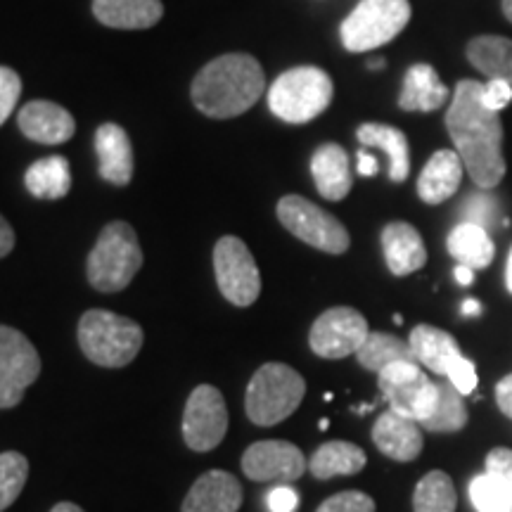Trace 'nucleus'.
I'll return each mask as SVG.
<instances>
[{"instance_id":"f257e3e1","label":"nucleus","mask_w":512,"mask_h":512,"mask_svg":"<svg viewBox=\"0 0 512 512\" xmlns=\"http://www.w3.org/2000/svg\"><path fill=\"white\" fill-rule=\"evenodd\" d=\"M484 83L463 79L453 91L446 112V128L465 171L479 190H491L503 181V124L498 112L482 105Z\"/></svg>"},{"instance_id":"f03ea898","label":"nucleus","mask_w":512,"mask_h":512,"mask_svg":"<svg viewBox=\"0 0 512 512\" xmlns=\"http://www.w3.org/2000/svg\"><path fill=\"white\" fill-rule=\"evenodd\" d=\"M266 91V76L252 55L230 53L211 60L192 81L195 107L211 119L245 114Z\"/></svg>"},{"instance_id":"7ed1b4c3","label":"nucleus","mask_w":512,"mask_h":512,"mask_svg":"<svg viewBox=\"0 0 512 512\" xmlns=\"http://www.w3.org/2000/svg\"><path fill=\"white\" fill-rule=\"evenodd\" d=\"M79 347L100 368H124L138 356L145 335L136 320L105 309L86 311L79 320Z\"/></svg>"},{"instance_id":"20e7f679","label":"nucleus","mask_w":512,"mask_h":512,"mask_svg":"<svg viewBox=\"0 0 512 512\" xmlns=\"http://www.w3.org/2000/svg\"><path fill=\"white\" fill-rule=\"evenodd\" d=\"M140 266H143V249L136 230L126 221H112L102 228L93 252L88 254V283L105 294L121 292L131 285Z\"/></svg>"},{"instance_id":"39448f33","label":"nucleus","mask_w":512,"mask_h":512,"mask_svg":"<svg viewBox=\"0 0 512 512\" xmlns=\"http://www.w3.org/2000/svg\"><path fill=\"white\" fill-rule=\"evenodd\" d=\"M306 380L285 363H266L247 384L245 411L259 427H273L302 406Z\"/></svg>"},{"instance_id":"423d86ee","label":"nucleus","mask_w":512,"mask_h":512,"mask_svg":"<svg viewBox=\"0 0 512 512\" xmlns=\"http://www.w3.org/2000/svg\"><path fill=\"white\" fill-rule=\"evenodd\" d=\"M335 86L318 67H297L280 74L268 91V107L287 124H306L330 107Z\"/></svg>"},{"instance_id":"0eeeda50","label":"nucleus","mask_w":512,"mask_h":512,"mask_svg":"<svg viewBox=\"0 0 512 512\" xmlns=\"http://www.w3.org/2000/svg\"><path fill=\"white\" fill-rule=\"evenodd\" d=\"M411 22L408 0H361L344 19L339 36L349 53H368L394 41Z\"/></svg>"},{"instance_id":"6e6552de","label":"nucleus","mask_w":512,"mask_h":512,"mask_svg":"<svg viewBox=\"0 0 512 512\" xmlns=\"http://www.w3.org/2000/svg\"><path fill=\"white\" fill-rule=\"evenodd\" d=\"M380 392L389 403V411L425 422L439 403V384L425 375L418 361L392 363L377 373Z\"/></svg>"},{"instance_id":"1a4fd4ad","label":"nucleus","mask_w":512,"mask_h":512,"mask_svg":"<svg viewBox=\"0 0 512 512\" xmlns=\"http://www.w3.org/2000/svg\"><path fill=\"white\" fill-rule=\"evenodd\" d=\"M278 219L294 238L320 249V252L344 254L351 245V238L342 221H337L335 216L316 207L302 195L283 197L278 202Z\"/></svg>"},{"instance_id":"9d476101","label":"nucleus","mask_w":512,"mask_h":512,"mask_svg":"<svg viewBox=\"0 0 512 512\" xmlns=\"http://www.w3.org/2000/svg\"><path fill=\"white\" fill-rule=\"evenodd\" d=\"M216 283L230 304L247 309L261 294V273L249 247L235 235H226L214 247Z\"/></svg>"},{"instance_id":"9b49d317","label":"nucleus","mask_w":512,"mask_h":512,"mask_svg":"<svg viewBox=\"0 0 512 512\" xmlns=\"http://www.w3.org/2000/svg\"><path fill=\"white\" fill-rule=\"evenodd\" d=\"M38 375L41 356L31 339L24 332L0 325V411L19 406Z\"/></svg>"},{"instance_id":"f8f14e48","label":"nucleus","mask_w":512,"mask_h":512,"mask_svg":"<svg viewBox=\"0 0 512 512\" xmlns=\"http://www.w3.org/2000/svg\"><path fill=\"white\" fill-rule=\"evenodd\" d=\"M228 432L226 399L211 384L192 389L183 413V439L197 453L214 451Z\"/></svg>"},{"instance_id":"ddd939ff","label":"nucleus","mask_w":512,"mask_h":512,"mask_svg":"<svg viewBox=\"0 0 512 512\" xmlns=\"http://www.w3.org/2000/svg\"><path fill=\"white\" fill-rule=\"evenodd\" d=\"M368 335V320L363 318V313L351 306H335L320 313L311 325L309 344L316 356L337 361V358L354 356Z\"/></svg>"},{"instance_id":"4468645a","label":"nucleus","mask_w":512,"mask_h":512,"mask_svg":"<svg viewBox=\"0 0 512 512\" xmlns=\"http://www.w3.org/2000/svg\"><path fill=\"white\" fill-rule=\"evenodd\" d=\"M309 470L302 448L290 441H256L242 456V472L252 482L294 484Z\"/></svg>"},{"instance_id":"2eb2a0df","label":"nucleus","mask_w":512,"mask_h":512,"mask_svg":"<svg viewBox=\"0 0 512 512\" xmlns=\"http://www.w3.org/2000/svg\"><path fill=\"white\" fill-rule=\"evenodd\" d=\"M17 124L24 136L43 145L67 143L76 131L72 114L50 100H34L24 105L22 112L17 114Z\"/></svg>"},{"instance_id":"dca6fc26","label":"nucleus","mask_w":512,"mask_h":512,"mask_svg":"<svg viewBox=\"0 0 512 512\" xmlns=\"http://www.w3.org/2000/svg\"><path fill=\"white\" fill-rule=\"evenodd\" d=\"M242 505V486L226 470H209L185 496L181 512H238Z\"/></svg>"},{"instance_id":"f3484780","label":"nucleus","mask_w":512,"mask_h":512,"mask_svg":"<svg viewBox=\"0 0 512 512\" xmlns=\"http://www.w3.org/2000/svg\"><path fill=\"white\" fill-rule=\"evenodd\" d=\"M373 441L380 448L382 456L396 460V463H411L422 453L425 437H422L420 422L403 415L387 411L382 413L373 425Z\"/></svg>"},{"instance_id":"a211bd4d","label":"nucleus","mask_w":512,"mask_h":512,"mask_svg":"<svg viewBox=\"0 0 512 512\" xmlns=\"http://www.w3.org/2000/svg\"><path fill=\"white\" fill-rule=\"evenodd\" d=\"M382 252L389 271L399 278L420 271L427 264V249L422 235L406 221H394L384 226Z\"/></svg>"},{"instance_id":"6ab92c4d","label":"nucleus","mask_w":512,"mask_h":512,"mask_svg":"<svg viewBox=\"0 0 512 512\" xmlns=\"http://www.w3.org/2000/svg\"><path fill=\"white\" fill-rule=\"evenodd\" d=\"M95 155H98L100 176L112 185H128L133 178V147L131 138L117 124H102L95 131Z\"/></svg>"},{"instance_id":"aec40b11","label":"nucleus","mask_w":512,"mask_h":512,"mask_svg":"<svg viewBox=\"0 0 512 512\" xmlns=\"http://www.w3.org/2000/svg\"><path fill=\"white\" fill-rule=\"evenodd\" d=\"M465 164L456 150H439L425 164L418 178V195L425 204H441L451 200L463 181Z\"/></svg>"},{"instance_id":"412c9836","label":"nucleus","mask_w":512,"mask_h":512,"mask_svg":"<svg viewBox=\"0 0 512 512\" xmlns=\"http://www.w3.org/2000/svg\"><path fill=\"white\" fill-rule=\"evenodd\" d=\"M408 344H411L415 361L439 377H446L453 363L463 356L456 337L448 335L446 330H439L434 325L425 323L415 325L411 330V337H408Z\"/></svg>"},{"instance_id":"4be33fe9","label":"nucleus","mask_w":512,"mask_h":512,"mask_svg":"<svg viewBox=\"0 0 512 512\" xmlns=\"http://www.w3.org/2000/svg\"><path fill=\"white\" fill-rule=\"evenodd\" d=\"M311 174L320 195L330 202L344 200V197L349 195L351 183H354L349 155L344 152V147H339L335 143L320 145L318 150L313 152Z\"/></svg>"},{"instance_id":"5701e85b","label":"nucleus","mask_w":512,"mask_h":512,"mask_svg":"<svg viewBox=\"0 0 512 512\" xmlns=\"http://www.w3.org/2000/svg\"><path fill=\"white\" fill-rule=\"evenodd\" d=\"M451 91L439 81L432 64H413L403 79L399 107L403 112H434L446 105Z\"/></svg>"},{"instance_id":"b1692460","label":"nucleus","mask_w":512,"mask_h":512,"mask_svg":"<svg viewBox=\"0 0 512 512\" xmlns=\"http://www.w3.org/2000/svg\"><path fill=\"white\" fill-rule=\"evenodd\" d=\"M93 15L112 29H150L164 17L159 0H93Z\"/></svg>"},{"instance_id":"393cba45","label":"nucleus","mask_w":512,"mask_h":512,"mask_svg":"<svg viewBox=\"0 0 512 512\" xmlns=\"http://www.w3.org/2000/svg\"><path fill=\"white\" fill-rule=\"evenodd\" d=\"M358 143L382 150L389 159V178L394 183H403L411 174V150L403 131L387 124H361L356 131Z\"/></svg>"},{"instance_id":"a878e982","label":"nucleus","mask_w":512,"mask_h":512,"mask_svg":"<svg viewBox=\"0 0 512 512\" xmlns=\"http://www.w3.org/2000/svg\"><path fill=\"white\" fill-rule=\"evenodd\" d=\"M446 247L448 254H451L460 266H470L472 271L486 268L496 256V245L494 240H491L489 230L475 226V223H458V226L448 233Z\"/></svg>"},{"instance_id":"bb28decb","label":"nucleus","mask_w":512,"mask_h":512,"mask_svg":"<svg viewBox=\"0 0 512 512\" xmlns=\"http://www.w3.org/2000/svg\"><path fill=\"white\" fill-rule=\"evenodd\" d=\"M368 463L366 451L351 441H328L316 448L309 460V470L316 479H332V477H349L361 472Z\"/></svg>"},{"instance_id":"cd10ccee","label":"nucleus","mask_w":512,"mask_h":512,"mask_svg":"<svg viewBox=\"0 0 512 512\" xmlns=\"http://www.w3.org/2000/svg\"><path fill=\"white\" fill-rule=\"evenodd\" d=\"M24 183L38 200H62L72 190V169L60 155L43 157L29 166Z\"/></svg>"},{"instance_id":"c85d7f7f","label":"nucleus","mask_w":512,"mask_h":512,"mask_svg":"<svg viewBox=\"0 0 512 512\" xmlns=\"http://www.w3.org/2000/svg\"><path fill=\"white\" fill-rule=\"evenodd\" d=\"M467 60L489 79L512 83V41L503 36H477L467 46Z\"/></svg>"},{"instance_id":"c756f323","label":"nucleus","mask_w":512,"mask_h":512,"mask_svg":"<svg viewBox=\"0 0 512 512\" xmlns=\"http://www.w3.org/2000/svg\"><path fill=\"white\" fill-rule=\"evenodd\" d=\"M356 358L370 373H382L384 368L399 361H415L411 344L389 332H370L361 349L356 351Z\"/></svg>"},{"instance_id":"7c9ffc66","label":"nucleus","mask_w":512,"mask_h":512,"mask_svg":"<svg viewBox=\"0 0 512 512\" xmlns=\"http://www.w3.org/2000/svg\"><path fill=\"white\" fill-rule=\"evenodd\" d=\"M458 494L453 479L441 470L427 472L415 486L413 510L415 512H456Z\"/></svg>"},{"instance_id":"2f4dec72","label":"nucleus","mask_w":512,"mask_h":512,"mask_svg":"<svg viewBox=\"0 0 512 512\" xmlns=\"http://www.w3.org/2000/svg\"><path fill=\"white\" fill-rule=\"evenodd\" d=\"M439 403L434 413L425 422H420L422 430L448 434L460 432L467 425V408L463 401V394L458 392L448 380H439Z\"/></svg>"},{"instance_id":"473e14b6","label":"nucleus","mask_w":512,"mask_h":512,"mask_svg":"<svg viewBox=\"0 0 512 512\" xmlns=\"http://www.w3.org/2000/svg\"><path fill=\"white\" fill-rule=\"evenodd\" d=\"M470 501L477 512H512V489L498 477L484 472L470 482Z\"/></svg>"},{"instance_id":"72a5a7b5","label":"nucleus","mask_w":512,"mask_h":512,"mask_svg":"<svg viewBox=\"0 0 512 512\" xmlns=\"http://www.w3.org/2000/svg\"><path fill=\"white\" fill-rule=\"evenodd\" d=\"M29 479V460L19 451L0 453V512H5L22 494Z\"/></svg>"},{"instance_id":"f704fd0d","label":"nucleus","mask_w":512,"mask_h":512,"mask_svg":"<svg viewBox=\"0 0 512 512\" xmlns=\"http://www.w3.org/2000/svg\"><path fill=\"white\" fill-rule=\"evenodd\" d=\"M498 211V200L494 195H489V190H479L477 195H470L460 207V216H463V223H475V226H482L489 230L494 226Z\"/></svg>"},{"instance_id":"c9c22d12","label":"nucleus","mask_w":512,"mask_h":512,"mask_svg":"<svg viewBox=\"0 0 512 512\" xmlns=\"http://www.w3.org/2000/svg\"><path fill=\"white\" fill-rule=\"evenodd\" d=\"M316 512H375V501L363 491H342L320 503Z\"/></svg>"},{"instance_id":"e433bc0d","label":"nucleus","mask_w":512,"mask_h":512,"mask_svg":"<svg viewBox=\"0 0 512 512\" xmlns=\"http://www.w3.org/2000/svg\"><path fill=\"white\" fill-rule=\"evenodd\" d=\"M19 93H22V79L15 69L0 67V126L8 121V117L15 110Z\"/></svg>"},{"instance_id":"4c0bfd02","label":"nucleus","mask_w":512,"mask_h":512,"mask_svg":"<svg viewBox=\"0 0 512 512\" xmlns=\"http://www.w3.org/2000/svg\"><path fill=\"white\" fill-rule=\"evenodd\" d=\"M446 380L453 384V387L458 389L460 394L467 396L472 394L477 389V370H475V363L470 361V358L460 356L456 363H453L451 370H448Z\"/></svg>"},{"instance_id":"58836bf2","label":"nucleus","mask_w":512,"mask_h":512,"mask_svg":"<svg viewBox=\"0 0 512 512\" xmlns=\"http://www.w3.org/2000/svg\"><path fill=\"white\" fill-rule=\"evenodd\" d=\"M512 102V83L503 79H489L482 88V105L491 112H501Z\"/></svg>"},{"instance_id":"ea45409f","label":"nucleus","mask_w":512,"mask_h":512,"mask_svg":"<svg viewBox=\"0 0 512 512\" xmlns=\"http://www.w3.org/2000/svg\"><path fill=\"white\" fill-rule=\"evenodd\" d=\"M486 472L498 477L501 482H505L512 489V451L510 448L498 446V448H494V451H489V456H486Z\"/></svg>"},{"instance_id":"a19ab883","label":"nucleus","mask_w":512,"mask_h":512,"mask_svg":"<svg viewBox=\"0 0 512 512\" xmlns=\"http://www.w3.org/2000/svg\"><path fill=\"white\" fill-rule=\"evenodd\" d=\"M266 505L271 512H294L299 508V491H294L290 484L273 486L266 494Z\"/></svg>"},{"instance_id":"79ce46f5","label":"nucleus","mask_w":512,"mask_h":512,"mask_svg":"<svg viewBox=\"0 0 512 512\" xmlns=\"http://www.w3.org/2000/svg\"><path fill=\"white\" fill-rule=\"evenodd\" d=\"M496 403L503 415L512 418V375L503 377V380L496 384Z\"/></svg>"},{"instance_id":"37998d69","label":"nucleus","mask_w":512,"mask_h":512,"mask_svg":"<svg viewBox=\"0 0 512 512\" xmlns=\"http://www.w3.org/2000/svg\"><path fill=\"white\" fill-rule=\"evenodd\" d=\"M12 249H15V230L5 221V216L0 214V259L8 256Z\"/></svg>"},{"instance_id":"c03bdc74","label":"nucleus","mask_w":512,"mask_h":512,"mask_svg":"<svg viewBox=\"0 0 512 512\" xmlns=\"http://www.w3.org/2000/svg\"><path fill=\"white\" fill-rule=\"evenodd\" d=\"M377 171H380V164H377V159L373 155H368L366 150L358 152V174L370 178V176H375Z\"/></svg>"},{"instance_id":"a18cd8bd","label":"nucleus","mask_w":512,"mask_h":512,"mask_svg":"<svg viewBox=\"0 0 512 512\" xmlns=\"http://www.w3.org/2000/svg\"><path fill=\"white\" fill-rule=\"evenodd\" d=\"M453 275H456V280L460 285H472L475 283V271H472L470 266H456V271H453Z\"/></svg>"},{"instance_id":"49530a36","label":"nucleus","mask_w":512,"mask_h":512,"mask_svg":"<svg viewBox=\"0 0 512 512\" xmlns=\"http://www.w3.org/2000/svg\"><path fill=\"white\" fill-rule=\"evenodd\" d=\"M460 313H463V316H479V313H482V306H479L477 299H465Z\"/></svg>"},{"instance_id":"de8ad7c7","label":"nucleus","mask_w":512,"mask_h":512,"mask_svg":"<svg viewBox=\"0 0 512 512\" xmlns=\"http://www.w3.org/2000/svg\"><path fill=\"white\" fill-rule=\"evenodd\" d=\"M50 512H83V508H79V505H76V503L64 501V503H57Z\"/></svg>"},{"instance_id":"09e8293b","label":"nucleus","mask_w":512,"mask_h":512,"mask_svg":"<svg viewBox=\"0 0 512 512\" xmlns=\"http://www.w3.org/2000/svg\"><path fill=\"white\" fill-rule=\"evenodd\" d=\"M505 285H508V290L512 294V249L508 254V266H505Z\"/></svg>"},{"instance_id":"8fccbe9b","label":"nucleus","mask_w":512,"mask_h":512,"mask_svg":"<svg viewBox=\"0 0 512 512\" xmlns=\"http://www.w3.org/2000/svg\"><path fill=\"white\" fill-rule=\"evenodd\" d=\"M503 15L508 22H512V0H503Z\"/></svg>"},{"instance_id":"3c124183","label":"nucleus","mask_w":512,"mask_h":512,"mask_svg":"<svg viewBox=\"0 0 512 512\" xmlns=\"http://www.w3.org/2000/svg\"><path fill=\"white\" fill-rule=\"evenodd\" d=\"M318 427H320V430H328V427H330V422L323 418V420H320V422H318Z\"/></svg>"}]
</instances>
